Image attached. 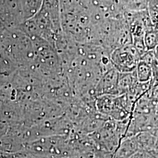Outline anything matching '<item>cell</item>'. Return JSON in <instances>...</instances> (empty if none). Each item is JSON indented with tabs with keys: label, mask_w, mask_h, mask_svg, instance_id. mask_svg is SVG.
I'll return each mask as SVG.
<instances>
[{
	"label": "cell",
	"mask_w": 158,
	"mask_h": 158,
	"mask_svg": "<svg viewBox=\"0 0 158 158\" xmlns=\"http://www.w3.org/2000/svg\"><path fill=\"white\" fill-rule=\"evenodd\" d=\"M143 158H155L149 152H142Z\"/></svg>",
	"instance_id": "cell-7"
},
{
	"label": "cell",
	"mask_w": 158,
	"mask_h": 158,
	"mask_svg": "<svg viewBox=\"0 0 158 158\" xmlns=\"http://www.w3.org/2000/svg\"><path fill=\"white\" fill-rule=\"evenodd\" d=\"M135 138L139 152H149L155 149V137L152 131L139 132Z\"/></svg>",
	"instance_id": "cell-3"
},
{
	"label": "cell",
	"mask_w": 158,
	"mask_h": 158,
	"mask_svg": "<svg viewBox=\"0 0 158 158\" xmlns=\"http://www.w3.org/2000/svg\"><path fill=\"white\" fill-rule=\"evenodd\" d=\"M143 40L147 51L155 50L158 47V29L153 28L147 31Z\"/></svg>",
	"instance_id": "cell-5"
},
{
	"label": "cell",
	"mask_w": 158,
	"mask_h": 158,
	"mask_svg": "<svg viewBox=\"0 0 158 158\" xmlns=\"http://www.w3.org/2000/svg\"><path fill=\"white\" fill-rule=\"evenodd\" d=\"M156 85H158V84H156Z\"/></svg>",
	"instance_id": "cell-11"
},
{
	"label": "cell",
	"mask_w": 158,
	"mask_h": 158,
	"mask_svg": "<svg viewBox=\"0 0 158 158\" xmlns=\"http://www.w3.org/2000/svg\"><path fill=\"white\" fill-rule=\"evenodd\" d=\"M113 67L119 73H130L135 70L141 56L132 44L116 48L110 55Z\"/></svg>",
	"instance_id": "cell-1"
},
{
	"label": "cell",
	"mask_w": 158,
	"mask_h": 158,
	"mask_svg": "<svg viewBox=\"0 0 158 158\" xmlns=\"http://www.w3.org/2000/svg\"><path fill=\"white\" fill-rule=\"evenodd\" d=\"M152 131L155 137V149H158V128L152 130Z\"/></svg>",
	"instance_id": "cell-6"
},
{
	"label": "cell",
	"mask_w": 158,
	"mask_h": 158,
	"mask_svg": "<svg viewBox=\"0 0 158 158\" xmlns=\"http://www.w3.org/2000/svg\"><path fill=\"white\" fill-rule=\"evenodd\" d=\"M149 152L150 153L154 158H158V149H153Z\"/></svg>",
	"instance_id": "cell-8"
},
{
	"label": "cell",
	"mask_w": 158,
	"mask_h": 158,
	"mask_svg": "<svg viewBox=\"0 0 158 158\" xmlns=\"http://www.w3.org/2000/svg\"><path fill=\"white\" fill-rule=\"evenodd\" d=\"M130 158H143L142 152L136 153L135 154H134L133 156H132Z\"/></svg>",
	"instance_id": "cell-9"
},
{
	"label": "cell",
	"mask_w": 158,
	"mask_h": 158,
	"mask_svg": "<svg viewBox=\"0 0 158 158\" xmlns=\"http://www.w3.org/2000/svg\"><path fill=\"white\" fill-rule=\"evenodd\" d=\"M119 72L114 67H111L103 74L96 87L97 97L102 95L118 96Z\"/></svg>",
	"instance_id": "cell-2"
},
{
	"label": "cell",
	"mask_w": 158,
	"mask_h": 158,
	"mask_svg": "<svg viewBox=\"0 0 158 158\" xmlns=\"http://www.w3.org/2000/svg\"><path fill=\"white\" fill-rule=\"evenodd\" d=\"M136 75L138 81L147 83L152 79V69L149 64L141 59L138 63L135 69Z\"/></svg>",
	"instance_id": "cell-4"
},
{
	"label": "cell",
	"mask_w": 158,
	"mask_h": 158,
	"mask_svg": "<svg viewBox=\"0 0 158 158\" xmlns=\"http://www.w3.org/2000/svg\"><path fill=\"white\" fill-rule=\"evenodd\" d=\"M157 113H158V105H157Z\"/></svg>",
	"instance_id": "cell-10"
}]
</instances>
